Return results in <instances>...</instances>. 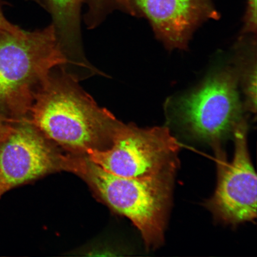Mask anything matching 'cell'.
Segmentation results:
<instances>
[{
	"label": "cell",
	"instance_id": "5bb4252c",
	"mask_svg": "<svg viewBox=\"0 0 257 257\" xmlns=\"http://www.w3.org/2000/svg\"><path fill=\"white\" fill-rule=\"evenodd\" d=\"M2 0H0V32L8 31L13 33H20L23 31L20 28L10 23L3 15L2 9Z\"/></svg>",
	"mask_w": 257,
	"mask_h": 257
},
{
	"label": "cell",
	"instance_id": "9c48e42d",
	"mask_svg": "<svg viewBox=\"0 0 257 257\" xmlns=\"http://www.w3.org/2000/svg\"><path fill=\"white\" fill-rule=\"evenodd\" d=\"M49 14L60 50L66 60L65 72L79 81L100 74L89 62L83 50L81 10L85 0H30Z\"/></svg>",
	"mask_w": 257,
	"mask_h": 257
},
{
	"label": "cell",
	"instance_id": "8fae6325",
	"mask_svg": "<svg viewBox=\"0 0 257 257\" xmlns=\"http://www.w3.org/2000/svg\"><path fill=\"white\" fill-rule=\"evenodd\" d=\"M127 0H85L88 11L84 16L85 23L89 29L101 24L106 18L115 11L126 13Z\"/></svg>",
	"mask_w": 257,
	"mask_h": 257
},
{
	"label": "cell",
	"instance_id": "4fadbf2b",
	"mask_svg": "<svg viewBox=\"0 0 257 257\" xmlns=\"http://www.w3.org/2000/svg\"><path fill=\"white\" fill-rule=\"evenodd\" d=\"M16 121L17 120L8 115L0 114V141L5 139L12 133Z\"/></svg>",
	"mask_w": 257,
	"mask_h": 257
},
{
	"label": "cell",
	"instance_id": "5b68a950",
	"mask_svg": "<svg viewBox=\"0 0 257 257\" xmlns=\"http://www.w3.org/2000/svg\"><path fill=\"white\" fill-rule=\"evenodd\" d=\"M180 148L168 127L141 128L120 121L110 148L88 151L85 156L107 171L127 178L175 177Z\"/></svg>",
	"mask_w": 257,
	"mask_h": 257
},
{
	"label": "cell",
	"instance_id": "3957f363",
	"mask_svg": "<svg viewBox=\"0 0 257 257\" xmlns=\"http://www.w3.org/2000/svg\"><path fill=\"white\" fill-rule=\"evenodd\" d=\"M65 64L51 25L32 32H0V106L8 116L27 117L51 70Z\"/></svg>",
	"mask_w": 257,
	"mask_h": 257
},
{
	"label": "cell",
	"instance_id": "7c38bea8",
	"mask_svg": "<svg viewBox=\"0 0 257 257\" xmlns=\"http://www.w3.org/2000/svg\"><path fill=\"white\" fill-rule=\"evenodd\" d=\"M256 0H246V7L243 17L242 34L243 35H256Z\"/></svg>",
	"mask_w": 257,
	"mask_h": 257
},
{
	"label": "cell",
	"instance_id": "8992f818",
	"mask_svg": "<svg viewBox=\"0 0 257 257\" xmlns=\"http://www.w3.org/2000/svg\"><path fill=\"white\" fill-rule=\"evenodd\" d=\"M248 123L244 119L234 131V152L228 162L221 147L214 148L217 184L206 207L215 219L237 225L256 217L257 180L248 146Z\"/></svg>",
	"mask_w": 257,
	"mask_h": 257
},
{
	"label": "cell",
	"instance_id": "30bf717a",
	"mask_svg": "<svg viewBox=\"0 0 257 257\" xmlns=\"http://www.w3.org/2000/svg\"><path fill=\"white\" fill-rule=\"evenodd\" d=\"M234 67L238 76L239 85L244 95V110L256 114V40H241L237 44Z\"/></svg>",
	"mask_w": 257,
	"mask_h": 257
},
{
	"label": "cell",
	"instance_id": "6da1fadb",
	"mask_svg": "<svg viewBox=\"0 0 257 257\" xmlns=\"http://www.w3.org/2000/svg\"><path fill=\"white\" fill-rule=\"evenodd\" d=\"M27 118L61 150L77 156L108 149L120 121L61 66L38 89Z\"/></svg>",
	"mask_w": 257,
	"mask_h": 257
},
{
	"label": "cell",
	"instance_id": "277c9868",
	"mask_svg": "<svg viewBox=\"0 0 257 257\" xmlns=\"http://www.w3.org/2000/svg\"><path fill=\"white\" fill-rule=\"evenodd\" d=\"M235 67L214 72L200 86L172 102L171 114L188 136L214 148L221 147L243 117Z\"/></svg>",
	"mask_w": 257,
	"mask_h": 257
},
{
	"label": "cell",
	"instance_id": "7a4b0ae2",
	"mask_svg": "<svg viewBox=\"0 0 257 257\" xmlns=\"http://www.w3.org/2000/svg\"><path fill=\"white\" fill-rule=\"evenodd\" d=\"M64 171L80 177L104 203L130 219L148 249L162 245L175 177L127 178L107 171L85 156L69 153Z\"/></svg>",
	"mask_w": 257,
	"mask_h": 257
},
{
	"label": "cell",
	"instance_id": "ba28073f",
	"mask_svg": "<svg viewBox=\"0 0 257 257\" xmlns=\"http://www.w3.org/2000/svg\"><path fill=\"white\" fill-rule=\"evenodd\" d=\"M126 14L147 19L170 50L185 49L196 29L220 18L212 0H127Z\"/></svg>",
	"mask_w": 257,
	"mask_h": 257
},
{
	"label": "cell",
	"instance_id": "52a82bcc",
	"mask_svg": "<svg viewBox=\"0 0 257 257\" xmlns=\"http://www.w3.org/2000/svg\"><path fill=\"white\" fill-rule=\"evenodd\" d=\"M65 154L27 117L16 121L0 141V198L18 186L64 170Z\"/></svg>",
	"mask_w": 257,
	"mask_h": 257
}]
</instances>
